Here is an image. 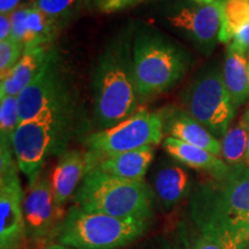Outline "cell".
<instances>
[{
  "instance_id": "cell-1",
  "label": "cell",
  "mask_w": 249,
  "mask_h": 249,
  "mask_svg": "<svg viewBox=\"0 0 249 249\" xmlns=\"http://www.w3.org/2000/svg\"><path fill=\"white\" fill-rule=\"evenodd\" d=\"M191 216L201 234L225 249H238L249 240V166H230L222 178H213L195 188Z\"/></svg>"
},
{
  "instance_id": "cell-2",
  "label": "cell",
  "mask_w": 249,
  "mask_h": 249,
  "mask_svg": "<svg viewBox=\"0 0 249 249\" xmlns=\"http://www.w3.org/2000/svg\"><path fill=\"white\" fill-rule=\"evenodd\" d=\"M130 33L124 31L107 44L93 74L95 117L103 129L132 117L139 107Z\"/></svg>"
},
{
  "instance_id": "cell-3",
  "label": "cell",
  "mask_w": 249,
  "mask_h": 249,
  "mask_svg": "<svg viewBox=\"0 0 249 249\" xmlns=\"http://www.w3.org/2000/svg\"><path fill=\"white\" fill-rule=\"evenodd\" d=\"M154 192L144 181L120 179L98 170L86 173L74 195V204L85 210L148 222L154 216Z\"/></svg>"
},
{
  "instance_id": "cell-4",
  "label": "cell",
  "mask_w": 249,
  "mask_h": 249,
  "mask_svg": "<svg viewBox=\"0 0 249 249\" xmlns=\"http://www.w3.org/2000/svg\"><path fill=\"white\" fill-rule=\"evenodd\" d=\"M150 222L123 219L71 205L59 225L57 244L76 249H121L148 232Z\"/></svg>"
},
{
  "instance_id": "cell-5",
  "label": "cell",
  "mask_w": 249,
  "mask_h": 249,
  "mask_svg": "<svg viewBox=\"0 0 249 249\" xmlns=\"http://www.w3.org/2000/svg\"><path fill=\"white\" fill-rule=\"evenodd\" d=\"M133 60L140 99L169 90L185 75L188 58L179 46L152 33H141L133 43Z\"/></svg>"
},
{
  "instance_id": "cell-6",
  "label": "cell",
  "mask_w": 249,
  "mask_h": 249,
  "mask_svg": "<svg viewBox=\"0 0 249 249\" xmlns=\"http://www.w3.org/2000/svg\"><path fill=\"white\" fill-rule=\"evenodd\" d=\"M71 117L44 110L33 119L18 124L13 136V151L18 170L29 181L39 176L51 155L64 152Z\"/></svg>"
},
{
  "instance_id": "cell-7",
  "label": "cell",
  "mask_w": 249,
  "mask_h": 249,
  "mask_svg": "<svg viewBox=\"0 0 249 249\" xmlns=\"http://www.w3.org/2000/svg\"><path fill=\"white\" fill-rule=\"evenodd\" d=\"M163 134L161 114L143 108L116 126L90 134L86 140L87 172L110 156L160 144Z\"/></svg>"
},
{
  "instance_id": "cell-8",
  "label": "cell",
  "mask_w": 249,
  "mask_h": 249,
  "mask_svg": "<svg viewBox=\"0 0 249 249\" xmlns=\"http://www.w3.org/2000/svg\"><path fill=\"white\" fill-rule=\"evenodd\" d=\"M185 111L213 135L223 138L229 130L235 107L227 92L219 67L201 71L182 93Z\"/></svg>"
},
{
  "instance_id": "cell-9",
  "label": "cell",
  "mask_w": 249,
  "mask_h": 249,
  "mask_svg": "<svg viewBox=\"0 0 249 249\" xmlns=\"http://www.w3.org/2000/svg\"><path fill=\"white\" fill-rule=\"evenodd\" d=\"M18 101L20 124L33 119L44 110L71 117L73 101L54 50H50L44 65L30 85L18 96Z\"/></svg>"
},
{
  "instance_id": "cell-10",
  "label": "cell",
  "mask_w": 249,
  "mask_h": 249,
  "mask_svg": "<svg viewBox=\"0 0 249 249\" xmlns=\"http://www.w3.org/2000/svg\"><path fill=\"white\" fill-rule=\"evenodd\" d=\"M222 1L197 2L192 0L176 6L167 15L170 26L176 28L198 50L210 53L219 42L222 28Z\"/></svg>"
},
{
  "instance_id": "cell-11",
  "label": "cell",
  "mask_w": 249,
  "mask_h": 249,
  "mask_svg": "<svg viewBox=\"0 0 249 249\" xmlns=\"http://www.w3.org/2000/svg\"><path fill=\"white\" fill-rule=\"evenodd\" d=\"M24 224L27 240L36 247L48 248L54 238L60 222L55 209L51 180L45 176L30 181L23 198Z\"/></svg>"
},
{
  "instance_id": "cell-12",
  "label": "cell",
  "mask_w": 249,
  "mask_h": 249,
  "mask_svg": "<svg viewBox=\"0 0 249 249\" xmlns=\"http://www.w3.org/2000/svg\"><path fill=\"white\" fill-rule=\"evenodd\" d=\"M18 164L0 171V249H21L26 245L24 194Z\"/></svg>"
},
{
  "instance_id": "cell-13",
  "label": "cell",
  "mask_w": 249,
  "mask_h": 249,
  "mask_svg": "<svg viewBox=\"0 0 249 249\" xmlns=\"http://www.w3.org/2000/svg\"><path fill=\"white\" fill-rule=\"evenodd\" d=\"M87 172V158L80 150H65L51 173V187L53 192L55 209L59 222L65 217V205L79 188Z\"/></svg>"
},
{
  "instance_id": "cell-14",
  "label": "cell",
  "mask_w": 249,
  "mask_h": 249,
  "mask_svg": "<svg viewBox=\"0 0 249 249\" xmlns=\"http://www.w3.org/2000/svg\"><path fill=\"white\" fill-rule=\"evenodd\" d=\"M160 114L163 118L164 130L169 134L170 138L204 149L218 157L222 156V144L219 140L186 111L174 108Z\"/></svg>"
},
{
  "instance_id": "cell-15",
  "label": "cell",
  "mask_w": 249,
  "mask_h": 249,
  "mask_svg": "<svg viewBox=\"0 0 249 249\" xmlns=\"http://www.w3.org/2000/svg\"><path fill=\"white\" fill-rule=\"evenodd\" d=\"M191 176L181 164L166 161L160 164L152 180L155 198L165 209H172L191 193Z\"/></svg>"
},
{
  "instance_id": "cell-16",
  "label": "cell",
  "mask_w": 249,
  "mask_h": 249,
  "mask_svg": "<svg viewBox=\"0 0 249 249\" xmlns=\"http://www.w3.org/2000/svg\"><path fill=\"white\" fill-rule=\"evenodd\" d=\"M154 147L148 145L136 150L104 158L98 161L91 170H98L103 173L124 180L144 181V177L154 160Z\"/></svg>"
},
{
  "instance_id": "cell-17",
  "label": "cell",
  "mask_w": 249,
  "mask_h": 249,
  "mask_svg": "<svg viewBox=\"0 0 249 249\" xmlns=\"http://www.w3.org/2000/svg\"><path fill=\"white\" fill-rule=\"evenodd\" d=\"M51 49L45 45L24 46L22 57L0 85V97L18 96L35 79Z\"/></svg>"
},
{
  "instance_id": "cell-18",
  "label": "cell",
  "mask_w": 249,
  "mask_h": 249,
  "mask_svg": "<svg viewBox=\"0 0 249 249\" xmlns=\"http://www.w3.org/2000/svg\"><path fill=\"white\" fill-rule=\"evenodd\" d=\"M163 147L167 154L180 164L194 170L204 171L213 178H222L230 170L229 165L220 157L180 140L169 136L164 140Z\"/></svg>"
},
{
  "instance_id": "cell-19",
  "label": "cell",
  "mask_w": 249,
  "mask_h": 249,
  "mask_svg": "<svg viewBox=\"0 0 249 249\" xmlns=\"http://www.w3.org/2000/svg\"><path fill=\"white\" fill-rule=\"evenodd\" d=\"M222 71L233 107H240L249 98V59L246 52L233 43L229 44Z\"/></svg>"
},
{
  "instance_id": "cell-20",
  "label": "cell",
  "mask_w": 249,
  "mask_h": 249,
  "mask_svg": "<svg viewBox=\"0 0 249 249\" xmlns=\"http://www.w3.org/2000/svg\"><path fill=\"white\" fill-rule=\"evenodd\" d=\"M249 139V121L246 117L233 127H230L222 138V157L229 166L246 164Z\"/></svg>"
},
{
  "instance_id": "cell-21",
  "label": "cell",
  "mask_w": 249,
  "mask_h": 249,
  "mask_svg": "<svg viewBox=\"0 0 249 249\" xmlns=\"http://www.w3.org/2000/svg\"><path fill=\"white\" fill-rule=\"evenodd\" d=\"M249 23V0H223L219 42L231 43L235 34Z\"/></svg>"
},
{
  "instance_id": "cell-22",
  "label": "cell",
  "mask_w": 249,
  "mask_h": 249,
  "mask_svg": "<svg viewBox=\"0 0 249 249\" xmlns=\"http://www.w3.org/2000/svg\"><path fill=\"white\" fill-rule=\"evenodd\" d=\"M59 27L53 21L46 18L38 8L30 6L26 23L23 44L29 45H45L51 43Z\"/></svg>"
},
{
  "instance_id": "cell-23",
  "label": "cell",
  "mask_w": 249,
  "mask_h": 249,
  "mask_svg": "<svg viewBox=\"0 0 249 249\" xmlns=\"http://www.w3.org/2000/svg\"><path fill=\"white\" fill-rule=\"evenodd\" d=\"M33 6L60 27L77 17L85 8L91 7V0H38Z\"/></svg>"
},
{
  "instance_id": "cell-24",
  "label": "cell",
  "mask_w": 249,
  "mask_h": 249,
  "mask_svg": "<svg viewBox=\"0 0 249 249\" xmlns=\"http://www.w3.org/2000/svg\"><path fill=\"white\" fill-rule=\"evenodd\" d=\"M20 124L18 96L0 97V144L13 145V136Z\"/></svg>"
},
{
  "instance_id": "cell-25",
  "label": "cell",
  "mask_w": 249,
  "mask_h": 249,
  "mask_svg": "<svg viewBox=\"0 0 249 249\" xmlns=\"http://www.w3.org/2000/svg\"><path fill=\"white\" fill-rule=\"evenodd\" d=\"M23 51V43L13 37L0 42V79L4 80L11 73L22 57Z\"/></svg>"
},
{
  "instance_id": "cell-26",
  "label": "cell",
  "mask_w": 249,
  "mask_h": 249,
  "mask_svg": "<svg viewBox=\"0 0 249 249\" xmlns=\"http://www.w3.org/2000/svg\"><path fill=\"white\" fill-rule=\"evenodd\" d=\"M141 1L142 0H91V7L104 13H112L130 7Z\"/></svg>"
},
{
  "instance_id": "cell-27",
  "label": "cell",
  "mask_w": 249,
  "mask_h": 249,
  "mask_svg": "<svg viewBox=\"0 0 249 249\" xmlns=\"http://www.w3.org/2000/svg\"><path fill=\"white\" fill-rule=\"evenodd\" d=\"M187 249H225L220 242L204 234H198L194 240L191 241Z\"/></svg>"
},
{
  "instance_id": "cell-28",
  "label": "cell",
  "mask_w": 249,
  "mask_h": 249,
  "mask_svg": "<svg viewBox=\"0 0 249 249\" xmlns=\"http://www.w3.org/2000/svg\"><path fill=\"white\" fill-rule=\"evenodd\" d=\"M231 43L240 48L242 51H245L246 54L249 57V23L235 34L234 38Z\"/></svg>"
},
{
  "instance_id": "cell-29",
  "label": "cell",
  "mask_w": 249,
  "mask_h": 249,
  "mask_svg": "<svg viewBox=\"0 0 249 249\" xmlns=\"http://www.w3.org/2000/svg\"><path fill=\"white\" fill-rule=\"evenodd\" d=\"M12 37V18L11 14L0 15V42Z\"/></svg>"
},
{
  "instance_id": "cell-30",
  "label": "cell",
  "mask_w": 249,
  "mask_h": 249,
  "mask_svg": "<svg viewBox=\"0 0 249 249\" xmlns=\"http://www.w3.org/2000/svg\"><path fill=\"white\" fill-rule=\"evenodd\" d=\"M22 0H0V14H12L21 6Z\"/></svg>"
},
{
  "instance_id": "cell-31",
  "label": "cell",
  "mask_w": 249,
  "mask_h": 249,
  "mask_svg": "<svg viewBox=\"0 0 249 249\" xmlns=\"http://www.w3.org/2000/svg\"><path fill=\"white\" fill-rule=\"evenodd\" d=\"M147 249H179V248H177L176 246L170 244V242L160 240V242H156V244L152 245L151 247H147Z\"/></svg>"
},
{
  "instance_id": "cell-32",
  "label": "cell",
  "mask_w": 249,
  "mask_h": 249,
  "mask_svg": "<svg viewBox=\"0 0 249 249\" xmlns=\"http://www.w3.org/2000/svg\"><path fill=\"white\" fill-rule=\"evenodd\" d=\"M46 249H76V248L67 247V246H64V245H60V244H57V242H54V244L50 245Z\"/></svg>"
},
{
  "instance_id": "cell-33",
  "label": "cell",
  "mask_w": 249,
  "mask_h": 249,
  "mask_svg": "<svg viewBox=\"0 0 249 249\" xmlns=\"http://www.w3.org/2000/svg\"><path fill=\"white\" fill-rule=\"evenodd\" d=\"M37 1H38V0H22V2H21V5H26V6H33L34 4H36Z\"/></svg>"
},
{
  "instance_id": "cell-34",
  "label": "cell",
  "mask_w": 249,
  "mask_h": 249,
  "mask_svg": "<svg viewBox=\"0 0 249 249\" xmlns=\"http://www.w3.org/2000/svg\"><path fill=\"white\" fill-rule=\"evenodd\" d=\"M247 119V118H246ZM249 121V119H247ZM246 164L249 166V139H248V147H247V155H246Z\"/></svg>"
},
{
  "instance_id": "cell-35",
  "label": "cell",
  "mask_w": 249,
  "mask_h": 249,
  "mask_svg": "<svg viewBox=\"0 0 249 249\" xmlns=\"http://www.w3.org/2000/svg\"><path fill=\"white\" fill-rule=\"evenodd\" d=\"M238 249H249V240L247 242H245L244 245H241Z\"/></svg>"
},
{
  "instance_id": "cell-36",
  "label": "cell",
  "mask_w": 249,
  "mask_h": 249,
  "mask_svg": "<svg viewBox=\"0 0 249 249\" xmlns=\"http://www.w3.org/2000/svg\"><path fill=\"white\" fill-rule=\"evenodd\" d=\"M194 1H197V2H213V1H210V0H194Z\"/></svg>"
},
{
  "instance_id": "cell-37",
  "label": "cell",
  "mask_w": 249,
  "mask_h": 249,
  "mask_svg": "<svg viewBox=\"0 0 249 249\" xmlns=\"http://www.w3.org/2000/svg\"><path fill=\"white\" fill-rule=\"evenodd\" d=\"M245 117H246V118H247V119H249V111L247 112V113H246V114H245Z\"/></svg>"
},
{
  "instance_id": "cell-38",
  "label": "cell",
  "mask_w": 249,
  "mask_h": 249,
  "mask_svg": "<svg viewBox=\"0 0 249 249\" xmlns=\"http://www.w3.org/2000/svg\"><path fill=\"white\" fill-rule=\"evenodd\" d=\"M21 249H29V248H28V246H27V245H24V246H23V247H22V248H21Z\"/></svg>"
},
{
  "instance_id": "cell-39",
  "label": "cell",
  "mask_w": 249,
  "mask_h": 249,
  "mask_svg": "<svg viewBox=\"0 0 249 249\" xmlns=\"http://www.w3.org/2000/svg\"><path fill=\"white\" fill-rule=\"evenodd\" d=\"M210 1H214V0H210Z\"/></svg>"
}]
</instances>
